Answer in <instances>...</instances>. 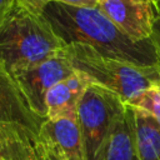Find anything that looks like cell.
Here are the masks:
<instances>
[{"mask_svg": "<svg viewBox=\"0 0 160 160\" xmlns=\"http://www.w3.org/2000/svg\"><path fill=\"white\" fill-rule=\"evenodd\" d=\"M154 4H155V8H156V10L160 15V0H154Z\"/></svg>", "mask_w": 160, "mask_h": 160, "instance_id": "cell-18", "label": "cell"}, {"mask_svg": "<svg viewBox=\"0 0 160 160\" xmlns=\"http://www.w3.org/2000/svg\"><path fill=\"white\" fill-rule=\"evenodd\" d=\"M22 5H25L26 8H29L30 10H32L36 14L42 15L44 9L48 6V4H50L52 0H19Z\"/></svg>", "mask_w": 160, "mask_h": 160, "instance_id": "cell-14", "label": "cell"}, {"mask_svg": "<svg viewBox=\"0 0 160 160\" xmlns=\"http://www.w3.org/2000/svg\"><path fill=\"white\" fill-rule=\"evenodd\" d=\"M125 106L126 102L112 91L91 82L88 85L76 114L86 160H95L112 124Z\"/></svg>", "mask_w": 160, "mask_h": 160, "instance_id": "cell-5", "label": "cell"}, {"mask_svg": "<svg viewBox=\"0 0 160 160\" xmlns=\"http://www.w3.org/2000/svg\"><path fill=\"white\" fill-rule=\"evenodd\" d=\"M65 44L46 19L11 0L0 14V68L9 75L60 54Z\"/></svg>", "mask_w": 160, "mask_h": 160, "instance_id": "cell-2", "label": "cell"}, {"mask_svg": "<svg viewBox=\"0 0 160 160\" xmlns=\"http://www.w3.org/2000/svg\"><path fill=\"white\" fill-rule=\"evenodd\" d=\"M56 2H61L69 6H75V8H98L99 1L98 0H52Z\"/></svg>", "mask_w": 160, "mask_h": 160, "instance_id": "cell-15", "label": "cell"}, {"mask_svg": "<svg viewBox=\"0 0 160 160\" xmlns=\"http://www.w3.org/2000/svg\"><path fill=\"white\" fill-rule=\"evenodd\" d=\"M0 160H4V159H2V158H1V156H0Z\"/></svg>", "mask_w": 160, "mask_h": 160, "instance_id": "cell-19", "label": "cell"}, {"mask_svg": "<svg viewBox=\"0 0 160 160\" xmlns=\"http://www.w3.org/2000/svg\"><path fill=\"white\" fill-rule=\"evenodd\" d=\"M42 122L12 78L0 68V156L4 160H38Z\"/></svg>", "mask_w": 160, "mask_h": 160, "instance_id": "cell-4", "label": "cell"}, {"mask_svg": "<svg viewBox=\"0 0 160 160\" xmlns=\"http://www.w3.org/2000/svg\"><path fill=\"white\" fill-rule=\"evenodd\" d=\"M151 39H152V42H154V45H155L156 54H158V59H159V62H160V15H158V18H156V20H155Z\"/></svg>", "mask_w": 160, "mask_h": 160, "instance_id": "cell-16", "label": "cell"}, {"mask_svg": "<svg viewBox=\"0 0 160 160\" xmlns=\"http://www.w3.org/2000/svg\"><path fill=\"white\" fill-rule=\"evenodd\" d=\"M75 72L64 50L39 64L15 71L12 80L21 91L30 109L42 120H46L45 98L49 90L59 81Z\"/></svg>", "mask_w": 160, "mask_h": 160, "instance_id": "cell-6", "label": "cell"}, {"mask_svg": "<svg viewBox=\"0 0 160 160\" xmlns=\"http://www.w3.org/2000/svg\"><path fill=\"white\" fill-rule=\"evenodd\" d=\"M10 2H11V0H0V14L9 6Z\"/></svg>", "mask_w": 160, "mask_h": 160, "instance_id": "cell-17", "label": "cell"}, {"mask_svg": "<svg viewBox=\"0 0 160 160\" xmlns=\"http://www.w3.org/2000/svg\"><path fill=\"white\" fill-rule=\"evenodd\" d=\"M36 156H38V160H81V159H69V158H65L64 155L59 154L58 151L50 149L49 146H46V145H44L41 142H38Z\"/></svg>", "mask_w": 160, "mask_h": 160, "instance_id": "cell-13", "label": "cell"}, {"mask_svg": "<svg viewBox=\"0 0 160 160\" xmlns=\"http://www.w3.org/2000/svg\"><path fill=\"white\" fill-rule=\"evenodd\" d=\"M99 9L134 41L149 40L159 15L154 0H98Z\"/></svg>", "mask_w": 160, "mask_h": 160, "instance_id": "cell-7", "label": "cell"}, {"mask_svg": "<svg viewBox=\"0 0 160 160\" xmlns=\"http://www.w3.org/2000/svg\"><path fill=\"white\" fill-rule=\"evenodd\" d=\"M95 160H140L135 144L132 109L129 104L116 118Z\"/></svg>", "mask_w": 160, "mask_h": 160, "instance_id": "cell-9", "label": "cell"}, {"mask_svg": "<svg viewBox=\"0 0 160 160\" xmlns=\"http://www.w3.org/2000/svg\"><path fill=\"white\" fill-rule=\"evenodd\" d=\"M39 142L49 146L65 158L86 160L78 119L60 118L44 120L40 129Z\"/></svg>", "mask_w": 160, "mask_h": 160, "instance_id": "cell-8", "label": "cell"}, {"mask_svg": "<svg viewBox=\"0 0 160 160\" xmlns=\"http://www.w3.org/2000/svg\"><path fill=\"white\" fill-rule=\"evenodd\" d=\"M128 104L146 111L160 124V81L144 90Z\"/></svg>", "mask_w": 160, "mask_h": 160, "instance_id": "cell-12", "label": "cell"}, {"mask_svg": "<svg viewBox=\"0 0 160 160\" xmlns=\"http://www.w3.org/2000/svg\"><path fill=\"white\" fill-rule=\"evenodd\" d=\"M89 84V80L78 71L55 84L45 98L46 119H76L79 102Z\"/></svg>", "mask_w": 160, "mask_h": 160, "instance_id": "cell-10", "label": "cell"}, {"mask_svg": "<svg viewBox=\"0 0 160 160\" xmlns=\"http://www.w3.org/2000/svg\"><path fill=\"white\" fill-rule=\"evenodd\" d=\"M64 52L75 71L89 82L119 95L126 104L160 81V66H140L101 55L84 44H68Z\"/></svg>", "mask_w": 160, "mask_h": 160, "instance_id": "cell-3", "label": "cell"}, {"mask_svg": "<svg viewBox=\"0 0 160 160\" xmlns=\"http://www.w3.org/2000/svg\"><path fill=\"white\" fill-rule=\"evenodd\" d=\"M61 41L92 48L101 55L140 66H160L152 39L134 41L99 8H75L51 1L42 11Z\"/></svg>", "mask_w": 160, "mask_h": 160, "instance_id": "cell-1", "label": "cell"}, {"mask_svg": "<svg viewBox=\"0 0 160 160\" xmlns=\"http://www.w3.org/2000/svg\"><path fill=\"white\" fill-rule=\"evenodd\" d=\"M131 109L140 160H160V124L146 111L134 106Z\"/></svg>", "mask_w": 160, "mask_h": 160, "instance_id": "cell-11", "label": "cell"}]
</instances>
